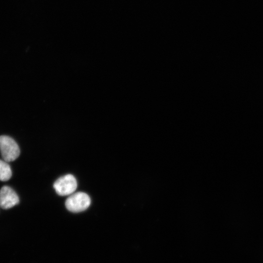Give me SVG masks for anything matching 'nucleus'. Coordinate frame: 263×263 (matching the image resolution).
Here are the masks:
<instances>
[{"mask_svg": "<svg viewBox=\"0 0 263 263\" xmlns=\"http://www.w3.org/2000/svg\"><path fill=\"white\" fill-rule=\"evenodd\" d=\"M0 150L1 156L6 162L15 160L20 154L18 144L12 138L7 135L0 136Z\"/></svg>", "mask_w": 263, "mask_h": 263, "instance_id": "f257e3e1", "label": "nucleus"}, {"mask_svg": "<svg viewBox=\"0 0 263 263\" xmlns=\"http://www.w3.org/2000/svg\"><path fill=\"white\" fill-rule=\"evenodd\" d=\"M91 204L89 195L83 192H78L70 195L66 200L65 206L73 212H79L86 210Z\"/></svg>", "mask_w": 263, "mask_h": 263, "instance_id": "f03ea898", "label": "nucleus"}, {"mask_svg": "<svg viewBox=\"0 0 263 263\" xmlns=\"http://www.w3.org/2000/svg\"><path fill=\"white\" fill-rule=\"evenodd\" d=\"M53 186L59 195L66 196L72 194L75 190L77 184L75 177L69 174L58 178Z\"/></svg>", "mask_w": 263, "mask_h": 263, "instance_id": "7ed1b4c3", "label": "nucleus"}, {"mask_svg": "<svg viewBox=\"0 0 263 263\" xmlns=\"http://www.w3.org/2000/svg\"><path fill=\"white\" fill-rule=\"evenodd\" d=\"M17 193L10 187L3 186L0 189V207L4 209L10 208L19 203Z\"/></svg>", "mask_w": 263, "mask_h": 263, "instance_id": "20e7f679", "label": "nucleus"}, {"mask_svg": "<svg viewBox=\"0 0 263 263\" xmlns=\"http://www.w3.org/2000/svg\"><path fill=\"white\" fill-rule=\"evenodd\" d=\"M12 170L7 162L0 160V180L6 181L12 176Z\"/></svg>", "mask_w": 263, "mask_h": 263, "instance_id": "39448f33", "label": "nucleus"}]
</instances>
